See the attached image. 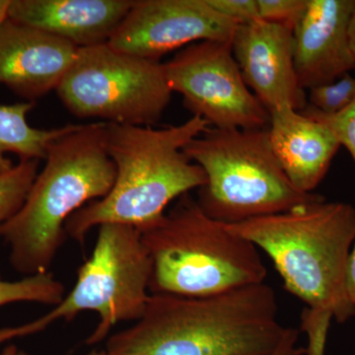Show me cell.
<instances>
[{"label": "cell", "instance_id": "cell-7", "mask_svg": "<svg viewBox=\"0 0 355 355\" xmlns=\"http://www.w3.org/2000/svg\"><path fill=\"white\" fill-rule=\"evenodd\" d=\"M151 275L153 259L139 229L125 224H102L92 254L77 270L71 291L39 319L0 329V345L40 333L60 320L72 321L83 311L99 315V324L86 343L102 342L116 324L137 322L144 315L150 297Z\"/></svg>", "mask_w": 355, "mask_h": 355}, {"label": "cell", "instance_id": "cell-11", "mask_svg": "<svg viewBox=\"0 0 355 355\" xmlns=\"http://www.w3.org/2000/svg\"><path fill=\"white\" fill-rule=\"evenodd\" d=\"M231 48L245 83L268 113L307 106V91L299 84L294 64L291 28L263 20L238 26Z\"/></svg>", "mask_w": 355, "mask_h": 355}, {"label": "cell", "instance_id": "cell-4", "mask_svg": "<svg viewBox=\"0 0 355 355\" xmlns=\"http://www.w3.org/2000/svg\"><path fill=\"white\" fill-rule=\"evenodd\" d=\"M226 227L270 257L286 291L307 309L330 315L340 324L354 316L345 284L355 240L352 205L322 197Z\"/></svg>", "mask_w": 355, "mask_h": 355}, {"label": "cell", "instance_id": "cell-20", "mask_svg": "<svg viewBox=\"0 0 355 355\" xmlns=\"http://www.w3.org/2000/svg\"><path fill=\"white\" fill-rule=\"evenodd\" d=\"M301 112L306 116L324 123L333 133L340 146H345L349 150L355 163V99L340 113L323 114L309 105Z\"/></svg>", "mask_w": 355, "mask_h": 355}, {"label": "cell", "instance_id": "cell-21", "mask_svg": "<svg viewBox=\"0 0 355 355\" xmlns=\"http://www.w3.org/2000/svg\"><path fill=\"white\" fill-rule=\"evenodd\" d=\"M307 0H257L260 19L293 30Z\"/></svg>", "mask_w": 355, "mask_h": 355}, {"label": "cell", "instance_id": "cell-6", "mask_svg": "<svg viewBox=\"0 0 355 355\" xmlns=\"http://www.w3.org/2000/svg\"><path fill=\"white\" fill-rule=\"evenodd\" d=\"M202 167L207 183L198 189L203 211L222 223L280 214L323 197L299 191L280 166L268 128H209L184 147Z\"/></svg>", "mask_w": 355, "mask_h": 355}, {"label": "cell", "instance_id": "cell-25", "mask_svg": "<svg viewBox=\"0 0 355 355\" xmlns=\"http://www.w3.org/2000/svg\"><path fill=\"white\" fill-rule=\"evenodd\" d=\"M349 35L350 48H352V53H354L355 58V4L352 18H350Z\"/></svg>", "mask_w": 355, "mask_h": 355}, {"label": "cell", "instance_id": "cell-23", "mask_svg": "<svg viewBox=\"0 0 355 355\" xmlns=\"http://www.w3.org/2000/svg\"><path fill=\"white\" fill-rule=\"evenodd\" d=\"M299 331L296 329L291 328L282 345L270 355H303L305 349L297 347Z\"/></svg>", "mask_w": 355, "mask_h": 355}, {"label": "cell", "instance_id": "cell-15", "mask_svg": "<svg viewBox=\"0 0 355 355\" xmlns=\"http://www.w3.org/2000/svg\"><path fill=\"white\" fill-rule=\"evenodd\" d=\"M270 146L286 176L303 193L323 181L340 144L324 123L291 107L270 112Z\"/></svg>", "mask_w": 355, "mask_h": 355}, {"label": "cell", "instance_id": "cell-19", "mask_svg": "<svg viewBox=\"0 0 355 355\" xmlns=\"http://www.w3.org/2000/svg\"><path fill=\"white\" fill-rule=\"evenodd\" d=\"M355 99V77L345 74L334 83L309 89L308 105L326 114L340 113Z\"/></svg>", "mask_w": 355, "mask_h": 355}, {"label": "cell", "instance_id": "cell-27", "mask_svg": "<svg viewBox=\"0 0 355 355\" xmlns=\"http://www.w3.org/2000/svg\"><path fill=\"white\" fill-rule=\"evenodd\" d=\"M18 349L17 347L14 345H7L6 349L2 350L1 354L0 355H17Z\"/></svg>", "mask_w": 355, "mask_h": 355}, {"label": "cell", "instance_id": "cell-24", "mask_svg": "<svg viewBox=\"0 0 355 355\" xmlns=\"http://www.w3.org/2000/svg\"><path fill=\"white\" fill-rule=\"evenodd\" d=\"M347 292L350 302L355 307V240L352 245V251H350L349 261H347Z\"/></svg>", "mask_w": 355, "mask_h": 355}, {"label": "cell", "instance_id": "cell-26", "mask_svg": "<svg viewBox=\"0 0 355 355\" xmlns=\"http://www.w3.org/2000/svg\"><path fill=\"white\" fill-rule=\"evenodd\" d=\"M9 4H10V0H0V25L7 18Z\"/></svg>", "mask_w": 355, "mask_h": 355}, {"label": "cell", "instance_id": "cell-12", "mask_svg": "<svg viewBox=\"0 0 355 355\" xmlns=\"http://www.w3.org/2000/svg\"><path fill=\"white\" fill-rule=\"evenodd\" d=\"M355 0H307L293 28L294 64L305 91L355 69L349 23Z\"/></svg>", "mask_w": 355, "mask_h": 355}, {"label": "cell", "instance_id": "cell-18", "mask_svg": "<svg viewBox=\"0 0 355 355\" xmlns=\"http://www.w3.org/2000/svg\"><path fill=\"white\" fill-rule=\"evenodd\" d=\"M40 160H20L0 175V226L15 216L38 175Z\"/></svg>", "mask_w": 355, "mask_h": 355}, {"label": "cell", "instance_id": "cell-10", "mask_svg": "<svg viewBox=\"0 0 355 355\" xmlns=\"http://www.w3.org/2000/svg\"><path fill=\"white\" fill-rule=\"evenodd\" d=\"M237 27L207 0H133L108 44L121 53L160 62L198 42L231 43Z\"/></svg>", "mask_w": 355, "mask_h": 355}, {"label": "cell", "instance_id": "cell-5", "mask_svg": "<svg viewBox=\"0 0 355 355\" xmlns=\"http://www.w3.org/2000/svg\"><path fill=\"white\" fill-rule=\"evenodd\" d=\"M141 236L153 259V294L209 297L265 284L259 248L207 216L190 193Z\"/></svg>", "mask_w": 355, "mask_h": 355}, {"label": "cell", "instance_id": "cell-2", "mask_svg": "<svg viewBox=\"0 0 355 355\" xmlns=\"http://www.w3.org/2000/svg\"><path fill=\"white\" fill-rule=\"evenodd\" d=\"M209 128L198 116L164 128L107 123L106 148L116 167L113 187L69 217L67 236L83 245L89 231L102 224H125L140 232L155 225L173 200L207 183L184 147Z\"/></svg>", "mask_w": 355, "mask_h": 355}, {"label": "cell", "instance_id": "cell-28", "mask_svg": "<svg viewBox=\"0 0 355 355\" xmlns=\"http://www.w3.org/2000/svg\"><path fill=\"white\" fill-rule=\"evenodd\" d=\"M17 355H31V354H27V352H18ZM87 355H106V352H105V350H103V352H91V354H89Z\"/></svg>", "mask_w": 355, "mask_h": 355}, {"label": "cell", "instance_id": "cell-16", "mask_svg": "<svg viewBox=\"0 0 355 355\" xmlns=\"http://www.w3.org/2000/svg\"><path fill=\"white\" fill-rule=\"evenodd\" d=\"M35 102L0 105V175L12 169L13 163L7 153L19 156L20 160L46 159L49 146L53 140L73 130L76 125H67L51 130L33 128L27 114Z\"/></svg>", "mask_w": 355, "mask_h": 355}, {"label": "cell", "instance_id": "cell-14", "mask_svg": "<svg viewBox=\"0 0 355 355\" xmlns=\"http://www.w3.org/2000/svg\"><path fill=\"white\" fill-rule=\"evenodd\" d=\"M130 0H10L7 18L43 30L78 49L109 43Z\"/></svg>", "mask_w": 355, "mask_h": 355}, {"label": "cell", "instance_id": "cell-9", "mask_svg": "<svg viewBox=\"0 0 355 355\" xmlns=\"http://www.w3.org/2000/svg\"><path fill=\"white\" fill-rule=\"evenodd\" d=\"M172 92L184 106L220 130H261L270 113L243 78L229 42L202 41L178 51L164 64Z\"/></svg>", "mask_w": 355, "mask_h": 355}, {"label": "cell", "instance_id": "cell-17", "mask_svg": "<svg viewBox=\"0 0 355 355\" xmlns=\"http://www.w3.org/2000/svg\"><path fill=\"white\" fill-rule=\"evenodd\" d=\"M65 287L51 272L29 275L9 282L0 277V307L15 302L57 306L64 298Z\"/></svg>", "mask_w": 355, "mask_h": 355}, {"label": "cell", "instance_id": "cell-1", "mask_svg": "<svg viewBox=\"0 0 355 355\" xmlns=\"http://www.w3.org/2000/svg\"><path fill=\"white\" fill-rule=\"evenodd\" d=\"M291 327L266 284L209 297L153 294L139 320L107 342L106 355H270Z\"/></svg>", "mask_w": 355, "mask_h": 355}, {"label": "cell", "instance_id": "cell-8", "mask_svg": "<svg viewBox=\"0 0 355 355\" xmlns=\"http://www.w3.org/2000/svg\"><path fill=\"white\" fill-rule=\"evenodd\" d=\"M55 91L76 118L135 127L155 125L173 93L164 64L121 53L108 43L79 49Z\"/></svg>", "mask_w": 355, "mask_h": 355}, {"label": "cell", "instance_id": "cell-13", "mask_svg": "<svg viewBox=\"0 0 355 355\" xmlns=\"http://www.w3.org/2000/svg\"><path fill=\"white\" fill-rule=\"evenodd\" d=\"M78 50L55 35L6 18L0 25V84L35 102L57 90Z\"/></svg>", "mask_w": 355, "mask_h": 355}, {"label": "cell", "instance_id": "cell-3", "mask_svg": "<svg viewBox=\"0 0 355 355\" xmlns=\"http://www.w3.org/2000/svg\"><path fill=\"white\" fill-rule=\"evenodd\" d=\"M106 125H76L53 140L22 207L0 226L11 266L26 277L49 272L69 217L111 191L116 167L106 148Z\"/></svg>", "mask_w": 355, "mask_h": 355}, {"label": "cell", "instance_id": "cell-22", "mask_svg": "<svg viewBox=\"0 0 355 355\" xmlns=\"http://www.w3.org/2000/svg\"><path fill=\"white\" fill-rule=\"evenodd\" d=\"M207 3L238 26L261 20L257 0H207Z\"/></svg>", "mask_w": 355, "mask_h": 355}]
</instances>
